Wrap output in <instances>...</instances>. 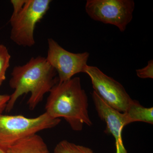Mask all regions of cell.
<instances>
[{
	"mask_svg": "<svg viewBox=\"0 0 153 153\" xmlns=\"http://www.w3.org/2000/svg\"><path fill=\"white\" fill-rule=\"evenodd\" d=\"M92 99L99 117L106 123L105 132L112 134L115 141L116 153H128L122 139V131L126 125L123 113L108 106L93 91Z\"/></svg>",
	"mask_w": 153,
	"mask_h": 153,
	"instance_id": "ba28073f",
	"label": "cell"
},
{
	"mask_svg": "<svg viewBox=\"0 0 153 153\" xmlns=\"http://www.w3.org/2000/svg\"><path fill=\"white\" fill-rule=\"evenodd\" d=\"M10 95L7 94H0V113L5 111L7 104L10 100Z\"/></svg>",
	"mask_w": 153,
	"mask_h": 153,
	"instance_id": "5bb4252c",
	"label": "cell"
},
{
	"mask_svg": "<svg viewBox=\"0 0 153 153\" xmlns=\"http://www.w3.org/2000/svg\"><path fill=\"white\" fill-rule=\"evenodd\" d=\"M49 93L45 112L49 116L63 118L74 131H81L84 125H92L88 114L87 95L79 77L58 82Z\"/></svg>",
	"mask_w": 153,
	"mask_h": 153,
	"instance_id": "7a4b0ae2",
	"label": "cell"
},
{
	"mask_svg": "<svg viewBox=\"0 0 153 153\" xmlns=\"http://www.w3.org/2000/svg\"><path fill=\"white\" fill-rule=\"evenodd\" d=\"M0 153H7L6 152V151L3 148L0 147Z\"/></svg>",
	"mask_w": 153,
	"mask_h": 153,
	"instance_id": "9a60e30c",
	"label": "cell"
},
{
	"mask_svg": "<svg viewBox=\"0 0 153 153\" xmlns=\"http://www.w3.org/2000/svg\"><path fill=\"white\" fill-rule=\"evenodd\" d=\"M85 73L90 77L93 91L105 104L119 112H125L133 100L121 83L96 66L87 65Z\"/></svg>",
	"mask_w": 153,
	"mask_h": 153,
	"instance_id": "8992f818",
	"label": "cell"
},
{
	"mask_svg": "<svg viewBox=\"0 0 153 153\" xmlns=\"http://www.w3.org/2000/svg\"><path fill=\"white\" fill-rule=\"evenodd\" d=\"M136 74L138 77L141 79L153 78V60L148 62L147 65L140 69H137Z\"/></svg>",
	"mask_w": 153,
	"mask_h": 153,
	"instance_id": "4fadbf2b",
	"label": "cell"
},
{
	"mask_svg": "<svg viewBox=\"0 0 153 153\" xmlns=\"http://www.w3.org/2000/svg\"><path fill=\"white\" fill-rule=\"evenodd\" d=\"M10 87L14 90L10 95L5 111L9 112L13 108L18 99L30 93L27 104L33 110L42 101L44 96L59 82L55 68L46 57H33L23 66H16L12 71Z\"/></svg>",
	"mask_w": 153,
	"mask_h": 153,
	"instance_id": "6da1fadb",
	"label": "cell"
},
{
	"mask_svg": "<svg viewBox=\"0 0 153 153\" xmlns=\"http://www.w3.org/2000/svg\"><path fill=\"white\" fill-rule=\"evenodd\" d=\"M126 125L135 122L153 124V108H146L134 100L123 113Z\"/></svg>",
	"mask_w": 153,
	"mask_h": 153,
	"instance_id": "30bf717a",
	"label": "cell"
},
{
	"mask_svg": "<svg viewBox=\"0 0 153 153\" xmlns=\"http://www.w3.org/2000/svg\"><path fill=\"white\" fill-rule=\"evenodd\" d=\"M51 2V0H26L22 8L13 13L10 19L11 40L20 46H34L36 25L49 10Z\"/></svg>",
	"mask_w": 153,
	"mask_h": 153,
	"instance_id": "277c9868",
	"label": "cell"
},
{
	"mask_svg": "<svg viewBox=\"0 0 153 153\" xmlns=\"http://www.w3.org/2000/svg\"><path fill=\"white\" fill-rule=\"evenodd\" d=\"M48 46L46 58L57 72L59 82L69 80L78 73H85L90 55L88 52H68L52 38L48 39Z\"/></svg>",
	"mask_w": 153,
	"mask_h": 153,
	"instance_id": "52a82bcc",
	"label": "cell"
},
{
	"mask_svg": "<svg viewBox=\"0 0 153 153\" xmlns=\"http://www.w3.org/2000/svg\"><path fill=\"white\" fill-rule=\"evenodd\" d=\"M10 58L7 48L0 44V86L6 79V71L10 67Z\"/></svg>",
	"mask_w": 153,
	"mask_h": 153,
	"instance_id": "7c38bea8",
	"label": "cell"
},
{
	"mask_svg": "<svg viewBox=\"0 0 153 153\" xmlns=\"http://www.w3.org/2000/svg\"><path fill=\"white\" fill-rule=\"evenodd\" d=\"M60 121V119L51 117L45 112L33 118L0 113V147L5 150L38 132L55 127Z\"/></svg>",
	"mask_w": 153,
	"mask_h": 153,
	"instance_id": "3957f363",
	"label": "cell"
},
{
	"mask_svg": "<svg viewBox=\"0 0 153 153\" xmlns=\"http://www.w3.org/2000/svg\"><path fill=\"white\" fill-rule=\"evenodd\" d=\"M5 150L7 153H49L47 145L37 134L21 140Z\"/></svg>",
	"mask_w": 153,
	"mask_h": 153,
	"instance_id": "9c48e42d",
	"label": "cell"
},
{
	"mask_svg": "<svg viewBox=\"0 0 153 153\" xmlns=\"http://www.w3.org/2000/svg\"><path fill=\"white\" fill-rule=\"evenodd\" d=\"M134 8L133 0H88L85 5L91 19L116 26L121 32L132 20Z\"/></svg>",
	"mask_w": 153,
	"mask_h": 153,
	"instance_id": "5b68a950",
	"label": "cell"
},
{
	"mask_svg": "<svg viewBox=\"0 0 153 153\" xmlns=\"http://www.w3.org/2000/svg\"><path fill=\"white\" fill-rule=\"evenodd\" d=\"M54 153H94L90 148L76 145L66 140L60 142L54 149Z\"/></svg>",
	"mask_w": 153,
	"mask_h": 153,
	"instance_id": "8fae6325",
	"label": "cell"
}]
</instances>
